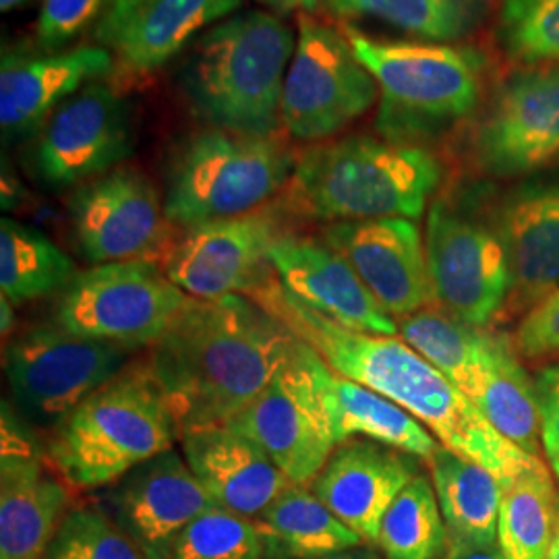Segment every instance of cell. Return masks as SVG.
Wrapping results in <instances>:
<instances>
[{
    "label": "cell",
    "mask_w": 559,
    "mask_h": 559,
    "mask_svg": "<svg viewBox=\"0 0 559 559\" xmlns=\"http://www.w3.org/2000/svg\"><path fill=\"white\" fill-rule=\"evenodd\" d=\"M440 160L419 145L371 135L323 141L297 158L288 207L311 221H419L440 187Z\"/></svg>",
    "instance_id": "obj_3"
},
{
    "label": "cell",
    "mask_w": 559,
    "mask_h": 559,
    "mask_svg": "<svg viewBox=\"0 0 559 559\" xmlns=\"http://www.w3.org/2000/svg\"><path fill=\"white\" fill-rule=\"evenodd\" d=\"M378 549L385 559H441L448 528L441 516L433 480L417 475L381 520Z\"/></svg>",
    "instance_id": "obj_34"
},
{
    "label": "cell",
    "mask_w": 559,
    "mask_h": 559,
    "mask_svg": "<svg viewBox=\"0 0 559 559\" xmlns=\"http://www.w3.org/2000/svg\"><path fill=\"white\" fill-rule=\"evenodd\" d=\"M110 0H41L36 23V40L44 50L59 48L81 36L92 23L100 21Z\"/></svg>",
    "instance_id": "obj_38"
},
{
    "label": "cell",
    "mask_w": 559,
    "mask_h": 559,
    "mask_svg": "<svg viewBox=\"0 0 559 559\" xmlns=\"http://www.w3.org/2000/svg\"><path fill=\"white\" fill-rule=\"evenodd\" d=\"M318 559H380L378 558V554L376 551H371V549H367V547H355V549H346V551H340V554H334V556H325V558Z\"/></svg>",
    "instance_id": "obj_43"
},
{
    "label": "cell",
    "mask_w": 559,
    "mask_h": 559,
    "mask_svg": "<svg viewBox=\"0 0 559 559\" xmlns=\"http://www.w3.org/2000/svg\"><path fill=\"white\" fill-rule=\"evenodd\" d=\"M240 4L242 0H110L96 23V38L120 71L150 75Z\"/></svg>",
    "instance_id": "obj_20"
},
{
    "label": "cell",
    "mask_w": 559,
    "mask_h": 559,
    "mask_svg": "<svg viewBox=\"0 0 559 559\" xmlns=\"http://www.w3.org/2000/svg\"><path fill=\"white\" fill-rule=\"evenodd\" d=\"M187 299L158 261H112L78 272L60 290L55 323L133 350L154 346Z\"/></svg>",
    "instance_id": "obj_8"
},
{
    "label": "cell",
    "mask_w": 559,
    "mask_h": 559,
    "mask_svg": "<svg viewBox=\"0 0 559 559\" xmlns=\"http://www.w3.org/2000/svg\"><path fill=\"white\" fill-rule=\"evenodd\" d=\"M44 559H147L119 524L98 506L67 512Z\"/></svg>",
    "instance_id": "obj_37"
},
{
    "label": "cell",
    "mask_w": 559,
    "mask_h": 559,
    "mask_svg": "<svg viewBox=\"0 0 559 559\" xmlns=\"http://www.w3.org/2000/svg\"><path fill=\"white\" fill-rule=\"evenodd\" d=\"M297 158L276 135L207 127L177 150L166 175L164 214L173 226L239 218L286 189Z\"/></svg>",
    "instance_id": "obj_7"
},
{
    "label": "cell",
    "mask_w": 559,
    "mask_h": 559,
    "mask_svg": "<svg viewBox=\"0 0 559 559\" xmlns=\"http://www.w3.org/2000/svg\"><path fill=\"white\" fill-rule=\"evenodd\" d=\"M255 520L270 559H318L365 540L336 519L307 485H288Z\"/></svg>",
    "instance_id": "obj_28"
},
{
    "label": "cell",
    "mask_w": 559,
    "mask_h": 559,
    "mask_svg": "<svg viewBox=\"0 0 559 559\" xmlns=\"http://www.w3.org/2000/svg\"><path fill=\"white\" fill-rule=\"evenodd\" d=\"M323 369L320 355L300 340L274 380L226 423L255 441L297 485H311L336 450Z\"/></svg>",
    "instance_id": "obj_11"
},
{
    "label": "cell",
    "mask_w": 559,
    "mask_h": 559,
    "mask_svg": "<svg viewBox=\"0 0 559 559\" xmlns=\"http://www.w3.org/2000/svg\"><path fill=\"white\" fill-rule=\"evenodd\" d=\"M133 154L127 102L110 85L94 81L60 104L34 145V170L55 191L102 177Z\"/></svg>",
    "instance_id": "obj_15"
},
{
    "label": "cell",
    "mask_w": 559,
    "mask_h": 559,
    "mask_svg": "<svg viewBox=\"0 0 559 559\" xmlns=\"http://www.w3.org/2000/svg\"><path fill=\"white\" fill-rule=\"evenodd\" d=\"M320 239L350 263L381 307L402 320L436 305L419 228L406 218L332 222Z\"/></svg>",
    "instance_id": "obj_19"
},
{
    "label": "cell",
    "mask_w": 559,
    "mask_h": 559,
    "mask_svg": "<svg viewBox=\"0 0 559 559\" xmlns=\"http://www.w3.org/2000/svg\"><path fill=\"white\" fill-rule=\"evenodd\" d=\"M78 270L41 230L13 218L0 221V293L13 307L60 293Z\"/></svg>",
    "instance_id": "obj_31"
},
{
    "label": "cell",
    "mask_w": 559,
    "mask_h": 559,
    "mask_svg": "<svg viewBox=\"0 0 559 559\" xmlns=\"http://www.w3.org/2000/svg\"><path fill=\"white\" fill-rule=\"evenodd\" d=\"M475 160L491 177L535 173L559 154V64L524 67L501 83L477 124Z\"/></svg>",
    "instance_id": "obj_16"
},
{
    "label": "cell",
    "mask_w": 559,
    "mask_h": 559,
    "mask_svg": "<svg viewBox=\"0 0 559 559\" xmlns=\"http://www.w3.org/2000/svg\"><path fill=\"white\" fill-rule=\"evenodd\" d=\"M323 388L336 445L365 438L423 462H429L440 450V440L408 411L357 381L342 378L328 365L323 369Z\"/></svg>",
    "instance_id": "obj_26"
},
{
    "label": "cell",
    "mask_w": 559,
    "mask_h": 559,
    "mask_svg": "<svg viewBox=\"0 0 559 559\" xmlns=\"http://www.w3.org/2000/svg\"><path fill=\"white\" fill-rule=\"evenodd\" d=\"M2 404L0 559H44L67 516L69 483Z\"/></svg>",
    "instance_id": "obj_17"
},
{
    "label": "cell",
    "mask_w": 559,
    "mask_h": 559,
    "mask_svg": "<svg viewBox=\"0 0 559 559\" xmlns=\"http://www.w3.org/2000/svg\"><path fill=\"white\" fill-rule=\"evenodd\" d=\"M284 233L270 212L182 228L160 258L162 270L191 299L251 297L276 272L270 251Z\"/></svg>",
    "instance_id": "obj_14"
},
{
    "label": "cell",
    "mask_w": 559,
    "mask_h": 559,
    "mask_svg": "<svg viewBox=\"0 0 559 559\" xmlns=\"http://www.w3.org/2000/svg\"><path fill=\"white\" fill-rule=\"evenodd\" d=\"M425 251L440 309L473 328L489 325L512 290L508 253L493 218L438 200L427 214Z\"/></svg>",
    "instance_id": "obj_12"
},
{
    "label": "cell",
    "mask_w": 559,
    "mask_h": 559,
    "mask_svg": "<svg viewBox=\"0 0 559 559\" xmlns=\"http://www.w3.org/2000/svg\"><path fill=\"white\" fill-rule=\"evenodd\" d=\"M547 559H559V535L558 539H556V543H554V547H551V551H549Z\"/></svg>",
    "instance_id": "obj_46"
},
{
    "label": "cell",
    "mask_w": 559,
    "mask_h": 559,
    "mask_svg": "<svg viewBox=\"0 0 559 559\" xmlns=\"http://www.w3.org/2000/svg\"><path fill=\"white\" fill-rule=\"evenodd\" d=\"M558 535V487L539 462L503 489L498 543L506 559H547Z\"/></svg>",
    "instance_id": "obj_30"
},
{
    "label": "cell",
    "mask_w": 559,
    "mask_h": 559,
    "mask_svg": "<svg viewBox=\"0 0 559 559\" xmlns=\"http://www.w3.org/2000/svg\"><path fill=\"white\" fill-rule=\"evenodd\" d=\"M297 32L267 11H245L205 29L180 69V87L207 127L272 138Z\"/></svg>",
    "instance_id": "obj_4"
},
{
    "label": "cell",
    "mask_w": 559,
    "mask_h": 559,
    "mask_svg": "<svg viewBox=\"0 0 559 559\" xmlns=\"http://www.w3.org/2000/svg\"><path fill=\"white\" fill-rule=\"evenodd\" d=\"M355 55L380 87L381 138L425 147L471 119L483 100L487 60L479 50L433 41L378 40L346 25Z\"/></svg>",
    "instance_id": "obj_5"
},
{
    "label": "cell",
    "mask_w": 559,
    "mask_h": 559,
    "mask_svg": "<svg viewBox=\"0 0 559 559\" xmlns=\"http://www.w3.org/2000/svg\"><path fill=\"white\" fill-rule=\"evenodd\" d=\"M378 98V81L346 34L300 13L280 110L286 133L307 143L330 140L367 115Z\"/></svg>",
    "instance_id": "obj_10"
},
{
    "label": "cell",
    "mask_w": 559,
    "mask_h": 559,
    "mask_svg": "<svg viewBox=\"0 0 559 559\" xmlns=\"http://www.w3.org/2000/svg\"><path fill=\"white\" fill-rule=\"evenodd\" d=\"M129 350L38 323L11 340L4 373L13 408L38 429H55L81 402L127 369Z\"/></svg>",
    "instance_id": "obj_9"
},
{
    "label": "cell",
    "mask_w": 559,
    "mask_h": 559,
    "mask_svg": "<svg viewBox=\"0 0 559 559\" xmlns=\"http://www.w3.org/2000/svg\"><path fill=\"white\" fill-rule=\"evenodd\" d=\"M115 57L104 46H80L46 55L4 52L0 67V129L4 143L38 135L60 104L106 78Z\"/></svg>",
    "instance_id": "obj_22"
},
{
    "label": "cell",
    "mask_w": 559,
    "mask_h": 559,
    "mask_svg": "<svg viewBox=\"0 0 559 559\" xmlns=\"http://www.w3.org/2000/svg\"><path fill=\"white\" fill-rule=\"evenodd\" d=\"M471 400L501 438L526 454L539 456L543 420L537 385L528 380L516 348L506 334L489 332L479 383Z\"/></svg>",
    "instance_id": "obj_27"
},
{
    "label": "cell",
    "mask_w": 559,
    "mask_h": 559,
    "mask_svg": "<svg viewBox=\"0 0 559 559\" xmlns=\"http://www.w3.org/2000/svg\"><path fill=\"white\" fill-rule=\"evenodd\" d=\"M73 239L83 260H154L170 245L164 200L145 175L119 166L73 189L67 201Z\"/></svg>",
    "instance_id": "obj_13"
},
{
    "label": "cell",
    "mask_w": 559,
    "mask_h": 559,
    "mask_svg": "<svg viewBox=\"0 0 559 559\" xmlns=\"http://www.w3.org/2000/svg\"><path fill=\"white\" fill-rule=\"evenodd\" d=\"M441 559H506L501 551L500 543L493 545H471V543H459L448 540L445 554Z\"/></svg>",
    "instance_id": "obj_41"
},
{
    "label": "cell",
    "mask_w": 559,
    "mask_h": 559,
    "mask_svg": "<svg viewBox=\"0 0 559 559\" xmlns=\"http://www.w3.org/2000/svg\"><path fill=\"white\" fill-rule=\"evenodd\" d=\"M280 284L328 320L373 336H396L394 320L367 290L350 263L328 242L282 235L270 251Z\"/></svg>",
    "instance_id": "obj_21"
},
{
    "label": "cell",
    "mask_w": 559,
    "mask_h": 559,
    "mask_svg": "<svg viewBox=\"0 0 559 559\" xmlns=\"http://www.w3.org/2000/svg\"><path fill=\"white\" fill-rule=\"evenodd\" d=\"M216 501L182 452L166 450L112 483L106 512L147 559H170L182 533Z\"/></svg>",
    "instance_id": "obj_18"
},
{
    "label": "cell",
    "mask_w": 559,
    "mask_h": 559,
    "mask_svg": "<svg viewBox=\"0 0 559 559\" xmlns=\"http://www.w3.org/2000/svg\"><path fill=\"white\" fill-rule=\"evenodd\" d=\"M498 226L512 274L514 311L533 309L559 288V179H533L498 203Z\"/></svg>",
    "instance_id": "obj_24"
},
{
    "label": "cell",
    "mask_w": 559,
    "mask_h": 559,
    "mask_svg": "<svg viewBox=\"0 0 559 559\" xmlns=\"http://www.w3.org/2000/svg\"><path fill=\"white\" fill-rule=\"evenodd\" d=\"M535 385L543 420V450L559 479V362L545 367Z\"/></svg>",
    "instance_id": "obj_40"
},
{
    "label": "cell",
    "mask_w": 559,
    "mask_h": 559,
    "mask_svg": "<svg viewBox=\"0 0 559 559\" xmlns=\"http://www.w3.org/2000/svg\"><path fill=\"white\" fill-rule=\"evenodd\" d=\"M251 299L284 321L334 373L396 402L443 448L491 471L503 489L539 464V456L526 454L501 438L473 400L399 336L360 334L328 320L293 297L276 274Z\"/></svg>",
    "instance_id": "obj_1"
},
{
    "label": "cell",
    "mask_w": 559,
    "mask_h": 559,
    "mask_svg": "<svg viewBox=\"0 0 559 559\" xmlns=\"http://www.w3.org/2000/svg\"><path fill=\"white\" fill-rule=\"evenodd\" d=\"M400 338L473 399L489 332L452 318L443 309H420L399 321Z\"/></svg>",
    "instance_id": "obj_33"
},
{
    "label": "cell",
    "mask_w": 559,
    "mask_h": 559,
    "mask_svg": "<svg viewBox=\"0 0 559 559\" xmlns=\"http://www.w3.org/2000/svg\"><path fill=\"white\" fill-rule=\"evenodd\" d=\"M516 348L526 357L559 350V288L535 305L516 330Z\"/></svg>",
    "instance_id": "obj_39"
},
{
    "label": "cell",
    "mask_w": 559,
    "mask_h": 559,
    "mask_svg": "<svg viewBox=\"0 0 559 559\" xmlns=\"http://www.w3.org/2000/svg\"><path fill=\"white\" fill-rule=\"evenodd\" d=\"M170 559L270 558L255 520L216 506L187 526Z\"/></svg>",
    "instance_id": "obj_36"
},
{
    "label": "cell",
    "mask_w": 559,
    "mask_h": 559,
    "mask_svg": "<svg viewBox=\"0 0 559 559\" xmlns=\"http://www.w3.org/2000/svg\"><path fill=\"white\" fill-rule=\"evenodd\" d=\"M498 40L524 67L559 64V0H501Z\"/></svg>",
    "instance_id": "obj_35"
},
{
    "label": "cell",
    "mask_w": 559,
    "mask_h": 559,
    "mask_svg": "<svg viewBox=\"0 0 559 559\" xmlns=\"http://www.w3.org/2000/svg\"><path fill=\"white\" fill-rule=\"evenodd\" d=\"M180 443L189 468L216 506L245 519H258L293 485L255 441L230 425L191 431Z\"/></svg>",
    "instance_id": "obj_25"
},
{
    "label": "cell",
    "mask_w": 559,
    "mask_h": 559,
    "mask_svg": "<svg viewBox=\"0 0 559 559\" xmlns=\"http://www.w3.org/2000/svg\"><path fill=\"white\" fill-rule=\"evenodd\" d=\"M27 0H0V11L2 13H9V11H13V9H17L21 4H25Z\"/></svg>",
    "instance_id": "obj_45"
},
{
    "label": "cell",
    "mask_w": 559,
    "mask_h": 559,
    "mask_svg": "<svg viewBox=\"0 0 559 559\" xmlns=\"http://www.w3.org/2000/svg\"><path fill=\"white\" fill-rule=\"evenodd\" d=\"M423 460L369 440L344 441L311 483V491L365 543H378L381 520Z\"/></svg>",
    "instance_id": "obj_23"
},
{
    "label": "cell",
    "mask_w": 559,
    "mask_h": 559,
    "mask_svg": "<svg viewBox=\"0 0 559 559\" xmlns=\"http://www.w3.org/2000/svg\"><path fill=\"white\" fill-rule=\"evenodd\" d=\"M0 313H2V334L9 336L15 328V313H13V305L7 299H0Z\"/></svg>",
    "instance_id": "obj_44"
},
{
    "label": "cell",
    "mask_w": 559,
    "mask_h": 559,
    "mask_svg": "<svg viewBox=\"0 0 559 559\" xmlns=\"http://www.w3.org/2000/svg\"><path fill=\"white\" fill-rule=\"evenodd\" d=\"M299 344L284 321L251 297H189L152 346L147 365L182 438L239 415Z\"/></svg>",
    "instance_id": "obj_2"
},
{
    "label": "cell",
    "mask_w": 559,
    "mask_h": 559,
    "mask_svg": "<svg viewBox=\"0 0 559 559\" xmlns=\"http://www.w3.org/2000/svg\"><path fill=\"white\" fill-rule=\"evenodd\" d=\"M50 433L46 456L73 489L112 485L180 440L179 425L147 362L127 367Z\"/></svg>",
    "instance_id": "obj_6"
},
{
    "label": "cell",
    "mask_w": 559,
    "mask_h": 559,
    "mask_svg": "<svg viewBox=\"0 0 559 559\" xmlns=\"http://www.w3.org/2000/svg\"><path fill=\"white\" fill-rule=\"evenodd\" d=\"M323 9L342 20L381 21L433 44L466 38L485 15L483 0H323Z\"/></svg>",
    "instance_id": "obj_32"
},
{
    "label": "cell",
    "mask_w": 559,
    "mask_h": 559,
    "mask_svg": "<svg viewBox=\"0 0 559 559\" xmlns=\"http://www.w3.org/2000/svg\"><path fill=\"white\" fill-rule=\"evenodd\" d=\"M258 2L265 4L272 11H280V13H290V11L313 13L323 4V0H258Z\"/></svg>",
    "instance_id": "obj_42"
},
{
    "label": "cell",
    "mask_w": 559,
    "mask_h": 559,
    "mask_svg": "<svg viewBox=\"0 0 559 559\" xmlns=\"http://www.w3.org/2000/svg\"><path fill=\"white\" fill-rule=\"evenodd\" d=\"M440 501L448 540L471 545L498 543L500 479L473 460L441 445L427 462Z\"/></svg>",
    "instance_id": "obj_29"
}]
</instances>
